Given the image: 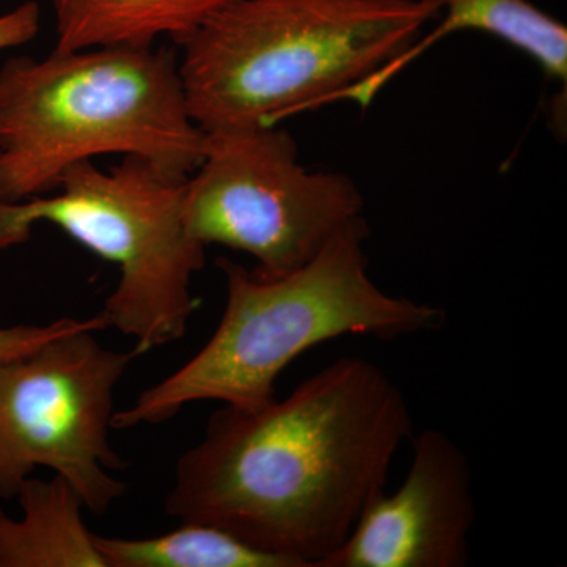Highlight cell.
<instances>
[{
	"label": "cell",
	"mask_w": 567,
	"mask_h": 567,
	"mask_svg": "<svg viewBox=\"0 0 567 567\" xmlns=\"http://www.w3.org/2000/svg\"><path fill=\"white\" fill-rule=\"evenodd\" d=\"M17 499L21 518L0 509V567H104L69 481L28 477Z\"/></svg>",
	"instance_id": "30bf717a"
},
{
	"label": "cell",
	"mask_w": 567,
	"mask_h": 567,
	"mask_svg": "<svg viewBox=\"0 0 567 567\" xmlns=\"http://www.w3.org/2000/svg\"><path fill=\"white\" fill-rule=\"evenodd\" d=\"M440 10L434 31L417 39L402 58L380 71L375 87L382 89L398 71L451 33L477 31L494 35L525 52L548 80L567 91V28L529 0H429Z\"/></svg>",
	"instance_id": "8fae6325"
},
{
	"label": "cell",
	"mask_w": 567,
	"mask_h": 567,
	"mask_svg": "<svg viewBox=\"0 0 567 567\" xmlns=\"http://www.w3.org/2000/svg\"><path fill=\"white\" fill-rule=\"evenodd\" d=\"M205 152L169 48L52 50L0 69V203L54 192L71 167L106 155L186 181Z\"/></svg>",
	"instance_id": "277c9868"
},
{
	"label": "cell",
	"mask_w": 567,
	"mask_h": 567,
	"mask_svg": "<svg viewBox=\"0 0 567 567\" xmlns=\"http://www.w3.org/2000/svg\"><path fill=\"white\" fill-rule=\"evenodd\" d=\"M93 540L104 567H295L287 558L199 522H182L174 532L141 539L93 533Z\"/></svg>",
	"instance_id": "7c38bea8"
},
{
	"label": "cell",
	"mask_w": 567,
	"mask_h": 567,
	"mask_svg": "<svg viewBox=\"0 0 567 567\" xmlns=\"http://www.w3.org/2000/svg\"><path fill=\"white\" fill-rule=\"evenodd\" d=\"M58 51L182 44L237 0H44Z\"/></svg>",
	"instance_id": "9c48e42d"
},
{
	"label": "cell",
	"mask_w": 567,
	"mask_h": 567,
	"mask_svg": "<svg viewBox=\"0 0 567 567\" xmlns=\"http://www.w3.org/2000/svg\"><path fill=\"white\" fill-rule=\"evenodd\" d=\"M41 29L39 3L24 2L9 13L0 14V52L31 43Z\"/></svg>",
	"instance_id": "5bb4252c"
},
{
	"label": "cell",
	"mask_w": 567,
	"mask_h": 567,
	"mask_svg": "<svg viewBox=\"0 0 567 567\" xmlns=\"http://www.w3.org/2000/svg\"><path fill=\"white\" fill-rule=\"evenodd\" d=\"M185 182L137 156L111 169L76 164L54 192L0 203V252L25 244L39 224L59 227L121 271L99 312L106 327L132 338L136 357L162 349L188 330L193 278L205 264L183 215Z\"/></svg>",
	"instance_id": "5b68a950"
},
{
	"label": "cell",
	"mask_w": 567,
	"mask_h": 567,
	"mask_svg": "<svg viewBox=\"0 0 567 567\" xmlns=\"http://www.w3.org/2000/svg\"><path fill=\"white\" fill-rule=\"evenodd\" d=\"M439 14L429 0H237L181 44L189 114L216 133L344 100Z\"/></svg>",
	"instance_id": "3957f363"
},
{
	"label": "cell",
	"mask_w": 567,
	"mask_h": 567,
	"mask_svg": "<svg viewBox=\"0 0 567 567\" xmlns=\"http://www.w3.org/2000/svg\"><path fill=\"white\" fill-rule=\"evenodd\" d=\"M405 395L380 365L346 357L259 409L224 405L178 457L167 516L322 567L385 492L412 436Z\"/></svg>",
	"instance_id": "6da1fadb"
},
{
	"label": "cell",
	"mask_w": 567,
	"mask_h": 567,
	"mask_svg": "<svg viewBox=\"0 0 567 567\" xmlns=\"http://www.w3.org/2000/svg\"><path fill=\"white\" fill-rule=\"evenodd\" d=\"M363 207L352 178L309 171L279 125L207 133V152L183 194L186 227L200 245L249 254L254 271L268 278L311 262Z\"/></svg>",
	"instance_id": "8992f818"
},
{
	"label": "cell",
	"mask_w": 567,
	"mask_h": 567,
	"mask_svg": "<svg viewBox=\"0 0 567 567\" xmlns=\"http://www.w3.org/2000/svg\"><path fill=\"white\" fill-rule=\"evenodd\" d=\"M91 319H65L54 320L44 324H13V327H0V363L10 358L20 357L25 352L43 346L55 336L69 333L76 328L84 327Z\"/></svg>",
	"instance_id": "4fadbf2b"
},
{
	"label": "cell",
	"mask_w": 567,
	"mask_h": 567,
	"mask_svg": "<svg viewBox=\"0 0 567 567\" xmlns=\"http://www.w3.org/2000/svg\"><path fill=\"white\" fill-rule=\"evenodd\" d=\"M100 315L0 363V499L39 466L69 481L85 511L104 516L128 491L126 461L110 439L114 393L136 354L103 347Z\"/></svg>",
	"instance_id": "52a82bcc"
},
{
	"label": "cell",
	"mask_w": 567,
	"mask_h": 567,
	"mask_svg": "<svg viewBox=\"0 0 567 567\" xmlns=\"http://www.w3.org/2000/svg\"><path fill=\"white\" fill-rule=\"evenodd\" d=\"M363 216L311 262L268 278L219 260L226 308L215 333L188 363L115 410L112 429L173 420L194 402L259 409L276 399V380L298 357L342 336L395 339L445 327L446 312L383 292L369 275Z\"/></svg>",
	"instance_id": "7a4b0ae2"
},
{
	"label": "cell",
	"mask_w": 567,
	"mask_h": 567,
	"mask_svg": "<svg viewBox=\"0 0 567 567\" xmlns=\"http://www.w3.org/2000/svg\"><path fill=\"white\" fill-rule=\"evenodd\" d=\"M393 495L375 496L322 567H464L476 505L472 468L450 435L427 429Z\"/></svg>",
	"instance_id": "ba28073f"
}]
</instances>
